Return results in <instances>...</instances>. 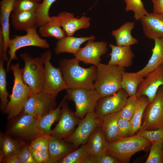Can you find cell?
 I'll return each mask as SVG.
<instances>
[{
    "mask_svg": "<svg viewBox=\"0 0 163 163\" xmlns=\"http://www.w3.org/2000/svg\"><path fill=\"white\" fill-rule=\"evenodd\" d=\"M4 60L0 59V109L3 111L6 107L9 96L7 89L6 72L4 67Z\"/></svg>",
    "mask_w": 163,
    "mask_h": 163,
    "instance_id": "obj_34",
    "label": "cell"
},
{
    "mask_svg": "<svg viewBox=\"0 0 163 163\" xmlns=\"http://www.w3.org/2000/svg\"><path fill=\"white\" fill-rule=\"evenodd\" d=\"M0 162L4 159L18 154L23 144L10 137L1 135Z\"/></svg>",
    "mask_w": 163,
    "mask_h": 163,
    "instance_id": "obj_31",
    "label": "cell"
},
{
    "mask_svg": "<svg viewBox=\"0 0 163 163\" xmlns=\"http://www.w3.org/2000/svg\"><path fill=\"white\" fill-rule=\"evenodd\" d=\"M139 130H152L163 128V85L158 88L153 101L146 107Z\"/></svg>",
    "mask_w": 163,
    "mask_h": 163,
    "instance_id": "obj_9",
    "label": "cell"
},
{
    "mask_svg": "<svg viewBox=\"0 0 163 163\" xmlns=\"http://www.w3.org/2000/svg\"><path fill=\"white\" fill-rule=\"evenodd\" d=\"M20 57L24 64L22 73L24 82L29 87L32 93L42 91L44 66L41 56L33 58L28 53H24L20 55Z\"/></svg>",
    "mask_w": 163,
    "mask_h": 163,
    "instance_id": "obj_5",
    "label": "cell"
},
{
    "mask_svg": "<svg viewBox=\"0 0 163 163\" xmlns=\"http://www.w3.org/2000/svg\"><path fill=\"white\" fill-rule=\"evenodd\" d=\"M56 0H43L40 3L36 13L38 26H40L48 21L50 18L49 11L52 5Z\"/></svg>",
    "mask_w": 163,
    "mask_h": 163,
    "instance_id": "obj_37",
    "label": "cell"
},
{
    "mask_svg": "<svg viewBox=\"0 0 163 163\" xmlns=\"http://www.w3.org/2000/svg\"><path fill=\"white\" fill-rule=\"evenodd\" d=\"M11 18L12 26L17 30L26 31L30 28L38 26L35 12H12Z\"/></svg>",
    "mask_w": 163,
    "mask_h": 163,
    "instance_id": "obj_26",
    "label": "cell"
},
{
    "mask_svg": "<svg viewBox=\"0 0 163 163\" xmlns=\"http://www.w3.org/2000/svg\"><path fill=\"white\" fill-rule=\"evenodd\" d=\"M120 117V111L105 115L100 118V127L108 143L118 140V122Z\"/></svg>",
    "mask_w": 163,
    "mask_h": 163,
    "instance_id": "obj_22",
    "label": "cell"
},
{
    "mask_svg": "<svg viewBox=\"0 0 163 163\" xmlns=\"http://www.w3.org/2000/svg\"><path fill=\"white\" fill-rule=\"evenodd\" d=\"M50 135H39L34 138L29 145L30 149L48 152Z\"/></svg>",
    "mask_w": 163,
    "mask_h": 163,
    "instance_id": "obj_39",
    "label": "cell"
},
{
    "mask_svg": "<svg viewBox=\"0 0 163 163\" xmlns=\"http://www.w3.org/2000/svg\"><path fill=\"white\" fill-rule=\"evenodd\" d=\"M144 78L137 72H129L125 71L123 75L121 88L127 92L129 96H136L138 87Z\"/></svg>",
    "mask_w": 163,
    "mask_h": 163,
    "instance_id": "obj_32",
    "label": "cell"
},
{
    "mask_svg": "<svg viewBox=\"0 0 163 163\" xmlns=\"http://www.w3.org/2000/svg\"><path fill=\"white\" fill-rule=\"evenodd\" d=\"M126 3L125 10L126 11H132L134 18L137 20H139L143 16L148 13L144 7L142 0H124Z\"/></svg>",
    "mask_w": 163,
    "mask_h": 163,
    "instance_id": "obj_36",
    "label": "cell"
},
{
    "mask_svg": "<svg viewBox=\"0 0 163 163\" xmlns=\"http://www.w3.org/2000/svg\"><path fill=\"white\" fill-rule=\"evenodd\" d=\"M121 163L113 155L107 152L102 153L95 157L92 158L91 163Z\"/></svg>",
    "mask_w": 163,
    "mask_h": 163,
    "instance_id": "obj_43",
    "label": "cell"
},
{
    "mask_svg": "<svg viewBox=\"0 0 163 163\" xmlns=\"http://www.w3.org/2000/svg\"><path fill=\"white\" fill-rule=\"evenodd\" d=\"M139 20L147 37L153 40L163 37V14L148 13Z\"/></svg>",
    "mask_w": 163,
    "mask_h": 163,
    "instance_id": "obj_18",
    "label": "cell"
},
{
    "mask_svg": "<svg viewBox=\"0 0 163 163\" xmlns=\"http://www.w3.org/2000/svg\"><path fill=\"white\" fill-rule=\"evenodd\" d=\"M16 0H1L0 6V21L1 26L0 32L2 36L3 46V58L8 62L7 55L10 38V18L13 12Z\"/></svg>",
    "mask_w": 163,
    "mask_h": 163,
    "instance_id": "obj_16",
    "label": "cell"
},
{
    "mask_svg": "<svg viewBox=\"0 0 163 163\" xmlns=\"http://www.w3.org/2000/svg\"><path fill=\"white\" fill-rule=\"evenodd\" d=\"M139 85L136 96H146L149 103L154 99L159 87L163 85V66L155 70L145 77Z\"/></svg>",
    "mask_w": 163,
    "mask_h": 163,
    "instance_id": "obj_15",
    "label": "cell"
},
{
    "mask_svg": "<svg viewBox=\"0 0 163 163\" xmlns=\"http://www.w3.org/2000/svg\"><path fill=\"white\" fill-rule=\"evenodd\" d=\"M135 27L133 22L124 23L118 29L112 31L111 34L115 38L117 46H131L138 43V41L131 34V31Z\"/></svg>",
    "mask_w": 163,
    "mask_h": 163,
    "instance_id": "obj_28",
    "label": "cell"
},
{
    "mask_svg": "<svg viewBox=\"0 0 163 163\" xmlns=\"http://www.w3.org/2000/svg\"><path fill=\"white\" fill-rule=\"evenodd\" d=\"M56 96L43 91L32 93L26 102L22 111L37 120L55 108Z\"/></svg>",
    "mask_w": 163,
    "mask_h": 163,
    "instance_id": "obj_10",
    "label": "cell"
},
{
    "mask_svg": "<svg viewBox=\"0 0 163 163\" xmlns=\"http://www.w3.org/2000/svg\"><path fill=\"white\" fill-rule=\"evenodd\" d=\"M41 56L44 66V79L42 91L57 96L60 92L69 88L60 68L54 67L50 62L51 52L47 50Z\"/></svg>",
    "mask_w": 163,
    "mask_h": 163,
    "instance_id": "obj_7",
    "label": "cell"
},
{
    "mask_svg": "<svg viewBox=\"0 0 163 163\" xmlns=\"http://www.w3.org/2000/svg\"><path fill=\"white\" fill-rule=\"evenodd\" d=\"M0 163H22L20 159L18 154L12 155L3 159Z\"/></svg>",
    "mask_w": 163,
    "mask_h": 163,
    "instance_id": "obj_47",
    "label": "cell"
},
{
    "mask_svg": "<svg viewBox=\"0 0 163 163\" xmlns=\"http://www.w3.org/2000/svg\"><path fill=\"white\" fill-rule=\"evenodd\" d=\"M95 37L92 35L89 37H75L66 36L59 40L54 50L55 53L59 54L63 53L76 54L81 48L80 46L86 41L94 40Z\"/></svg>",
    "mask_w": 163,
    "mask_h": 163,
    "instance_id": "obj_25",
    "label": "cell"
},
{
    "mask_svg": "<svg viewBox=\"0 0 163 163\" xmlns=\"http://www.w3.org/2000/svg\"><path fill=\"white\" fill-rule=\"evenodd\" d=\"M61 26L67 36H72L77 31L86 29L90 25V18L83 16L77 18L73 14L63 11L57 15Z\"/></svg>",
    "mask_w": 163,
    "mask_h": 163,
    "instance_id": "obj_19",
    "label": "cell"
},
{
    "mask_svg": "<svg viewBox=\"0 0 163 163\" xmlns=\"http://www.w3.org/2000/svg\"><path fill=\"white\" fill-rule=\"evenodd\" d=\"M101 120L95 111L89 113L81 119L78 126L72 133L64 139L73 144L77 149L87 142L91 135L97 127L100 126Z\"/></svg>",
    "mask_w": 163,
    "mask_h": 163,
    "instance_id": "obj_11",
    "label": "cell"
},
{
    "mask_svg": "<svg viewBox=\"0 0 163 163\" xmlns=\"http://www.w3.org/2000/svg\"><path fill=\"white\" fill-rule=\"evenodd\" d=\"M40 35L45 37H53L59 40L66 36L57 16L50 17V19L40 26Z\"/></svg>",
    "mask_w": 163,
    "mask_h": 163,
    "instance_id": "obj_29",
    "label": "cell"
},
{
    "mask_svg": "<svg viewBox=\"0 0 163 163\" xmlns=\"http://www.w3.org/2000/svg\"><path fill=\"white\" fill-rule=\"evenodd\" d=\"M153 13L163 14V0H152Z\"/></svg>",
    "mask_w": 163,
    "mask_h": 163,
    "instance_id": "obj_46",
    "label": "cell"
},
{
    "mask_svg": "<svg viewBox=\"0 0 163 163\" xmlns=\"http://www.w3.org/2000/svg\"><path fill=\"white\" fill-rule=\"evenodd\" d=\"M94 82V89L101 98L112 95L121 88V83L125 68L100 62Z\"/></svg>",
    "mask_w": 163,
    "mask_h": 163,
    "instance_id": "obj_2",
    "label": "cell"
},
{
    "mask_svg": "<svg viewBox=\"0 0 163 163\" xmlns=\"http://www.w3.org/2000/svg\"><path fill=\"white\" fill-rule=\"evenodd\" d=\"M34 0L35 1H36L37 2H40L42 0Z\"/></svg>",
    "mask_w": 163,
    "mask_h": 163,
    "instance_id": "obj_48",
    "label": "cell"
},
{
    "mask_svg": "<svg viewBox=\"0 0 163 163\" xmlns=\"http://www.w3.org/2000/svg\"><path fill=\"white\" fill-rule=\"evenodd\" d=\"M109 46L111 49V52L109 54L110 58L108 64L124 68L131 66L135 56L131 46H119L112 44Z\"/></svg>",
    "mask_w": 163,
    "mask_h": 163,
    "instance_id": "obj_21",
    "label": "cell"
},
{
    "mask_svg": "<svg viewBox=\"0 0 163 163\" xmlns=\"http://www.w3.org/2000/svg\"><path fill=\"white\" fill-rule=\"evenodd\" d=\"M154 48L152 49L151 56L146 65L137 72L144 77L150 73L163 66V37L156 38Z\"/></svg>",
    "mask_w": 163,
    "mask_h": 163,
    "instance_id": "obj_23",
    "label": "cell"
},
{
    "mask_svg": "<svg viewBox=\"0 0 163 163\" xmlns=\"http://www.w3.org/2000/svg\"><path fill=\"white\" fill-rule=\"evenodd\" d=\"M66 99L65 96L56 108L51 110L37 120V128L39 135H50L51 126L56 121L59 120L62 104Z\"/></svg>",
    "mask_w": 163,
    "mask_h": 163,
    "instance_id": "obj_27",
    "label": "cell"
},
{
    "mask_svg": "<svg viewBox=\"0 0 163 163\" xmlns=\"http://www.w3.org/2000/svg\"><path fill=\"white\" fill-rule=\"evenodd\" d=\"M89 155L86 144L80 145L79 147L68 154L58 163H85Z\"/></svg>",
    "mask_w": 163,
    "mask_h": 163,
    "instance_id": "obj_33",
    "label": "cell"
},
{
    "mask_svg": "<svg viewBox=\"0 0 163 163\" xmlns=\"http://www.w3.org/2000/svg\"><path fill=\"white\" fill-rule=\"evenodd\" d=\"M151 142L137 134L121 137L109 143L107 152L117 158L121 163H128L132 156L141 151H146L150 148Z\"/></svg>",
    "mask_w": 163,
    "mask_h": 163,
    "instance_id": "obj_4",
    "label": "cell"
},
{
    "mask_svg": "<svg viewBox=\"0 0 163 163\" xmlns=\"http://www.w3.org/2000/svg\"><path fill=\"white\" fill-rule=\"evenodd\" d=\"M39 4L34 0H16L12 12H36Z\"/></svg>",
    "mask_w": 163,
    "mask_h": 163,
    "instance_id": "obj_38",
    "label": "cell"
},
{
    "mask_svg": "<svg viewBox=\"0 0 163 163\" xmlns=\"http://www.w3.org/2000/svg\"><path fill=\"white\" fill-rule=\"evenodd\" d=\"M50 135L49 145V160L47 163L58 162L76 149L72 143Z\"/></svg>",
    "mask_w": 163,
    "mask_h": 163,
    "instance_id": "obj_20",
    "label": "cell"
},
{
    "mask_svg": "<svg viewBox=\"0 0 163 163\" xmlns=\"http://www.w3.org/2000/svg\"><path fill=\"white\" fill-rule=\"evenodd\" d=\"M118 126L120 138L130 136L132 130L130 120L120 117L118 122Z\"/></svg>",
    "mask_w": 163,
    "mask_h": 163,
    "instance_id": "obj_42",
    "label": "cell"
},
{
    "mask_svg": "<svg viewBox=\"0 0 163 163\" xmlns=\"http://www.w3.org/2000/svg\"><path fill=\"white\" fill-rule=\"evenodd\" d=\"M137 134L148 139L152 143L155 141L163 140V128L154 130H144L138 131Z\"/></svg>",
    "mask_w": 163,
    "mask_h": 163,
    "instance_id": "obj_41",
    "label": "cell"
},
{
    "mask_svg": "<svg viewBox=\"0 0 163 163\" xmlns=\"http://www.w3.org/2000/svg\"><path fill=\"white\" fill-rule=\"evenodd\" d=\"M80 120L69 108L65 100L61 107L58 123L52 130L50 135L62 139H66L73 132Z\"/></svg>",
    "mask_w": 163,
    "mask_h": 163,
    "instance_id": "obj_13",
    "label": "cell"
},
{
    "mask_svg": "<svg viewBox=\"0 0 163 163\" xmlns=\"http://www.w3.org/2000/svg\"><path fill=\"white\" fill-rule=\"evenodd\" d=\"M79 62L75 58L59 60V68L69 88L94 89L97 66L84 68L80 66Z\"/></svg>",
    "mask_w": 163,
    "mask_h": 163,
    "instance_id": "obj_1",
    "label": "cell"
},
{
    "mask_svg": "<svg viewBox=\"0 0 163 163\" xmlns=\"http://www.w3.org/2000/svg\"><path fill=\"white\" fill-rule=\"evenodd\" d=\"M10 69L14 76V85L9 96L10 100L3 110L7 114L8 119L15 117L22 111L32 94L30 88L23 80L22 68H20L19 64H11Z\"/></svg>",
    "mask_w": 163,
    "mask_h": 163,
    "instance_id": "obj_3",
    "label": "cell"
},
{
    "mask_svg": "<svg viewBox=\"0 0 163 163\" xmlns=\"http://www.w3.org/2000/svg\"><path fill=\"white\" fill-rule=\"evenodd\" d=\"M138 98L129 96L126 104L120 111V117L130 120L134 113Z\"/></svg>",
    "mask_w": 163,
    "mask_h": 163,
    "instance_id": "obj_40",
    "label": "cell"
},
{
    "mask_svg": "<svg viewBox=\"0 0 163 163\" xmlns=\"http://www.w3.org/2000/svg\"><path fill=\"white\" fill-rule=\"evenodd\" d=\"M37 120L32 116L24 113L11 126L9 133L25 138H35L39 135L37 128Z\"/></svg>",
    "mask_w": 163,
    "mask_h": 163,
    "instance_id": "obj_17",
    "label": "cell"
},
{
    "mask_svg": "<svg viewBox=\"0 0 163 163\" xmlns=\"http://www.w3.org/2000/svg\"><path fill=\"white\" fill-rule=\"evenodd\" d=\"M93 40H88L86 45L80 48L74 56L79 61L97 66L100 62L101 56L106 53L108 48L105 42Z\"/></svg>",
    "mask_w": 163,
    "mask_h": 163,
    "instance_id": "obj_14",
    "label": "cell"
},
{
    "mask_svg": "<svg viewBox=\"0 0 163 163\" xmlns=\"http://www.w3.org/2000/svg\"><path fill=\"white\" fill-rule=\"evenodd\" d=\"M129 97L127 92L121 88L112 95L101 98L97 102L95 112L101 118L105 115L120 111Z\"/></svg>",
    "mask_w": 163,
    "mask_h": 163,
    "instance_id": "obj_12",
    "label": "cell"
},
{
    "mask_svg": "<svg viewBox=\"0 0 163 163\" xmlns=\"http://www.w3.org/2000/svg\"><path fill=\"white\" fill-rule=\"evenodd\" d=\"M86 144L89 155L93 158L107 152L109 143L100 127L98 126L92 132Z\"/></svg>",
    "mask_w": 163,
    "mask_h": 163,
    "instance_id": "obj_24",
    "label": "cell"
},
{
    "mask_svg": "<svg viewBox=\"0 0 163 163\" xmlns=\"http://www.w3.org/2000/svg\"><path fill=\"white\" fill-rule=\"evenodd\" d=\"M36 163H47L49 160L48 152L30 149Z\"/></svg>",
    "mask_w": 163,
    "mask_h": 163,
    "instance_id": "obj_45",
    "label": "cell"
},
{
    "mask_svg": "<svg viewBox=\"0 0 163 163\" xmlns=\"http://www.w3.org/2000/svg\"><path fill=\"white\" fill-rule=\"evenodd\" d=\"M37 27L30 28L26 31L25 34L21 36H15L11 39L8 46V53L9 58L7 62L6 70L8 72L11 61L17 60L16 52L23 47L34 46L43 49H47L50 46L48 42L41 38L38 34Z\"/></svg>",
    "mask_w": 163,
    "mask_h": 163,
    "instance_id": "obj_8",
    "label": "cell"
},
{
    "mask_svg": "<svg viewBox=\"0 0 163 163\" xmlns=\"http://www.w3.org/2000/svg\"><path fill=\"white\" fill-rule=\"evenodd\" d=\"M149 103V100L145 96L142 95L138 98L134 113L130 120L132 127L130 136L134 135L140 129L144 111Z\"/></svg>",
    "mask_w": 163,
    "mask_h": 163,
    "instance_id": "obj_30",
    "label": "cell"
},
{
    "mask_svg": "<svg viewBox=\"0 0 163 163\" xmlns=\"http://www.w3.org/2000/svg\"><path fill=\"white\" fill-rule=\"evenodd\" d=\"M66 91V99L75 103V114L80 120L88 113L94 111L97 102L101 98L98 92L94 89L69 88Z\"/></svg>",
    "mask_w": 163,
    "mask_h": 163,
    "instance_id": "obj_6",
    "label": "cell"
},
{
    "mask_svg": "<svg viewBox=\"0 0 163 163\" xmlns=\"http://www.w3.org/2000/svg\"><path fill=\"white\" fill-rule=\"evenodd\" d=\"M145 163H163V140L152 143L149 153Z\"/></svg>",
    "mask_w": 163,
    "mask_h": 163,
    "instance_id": "obj_35",
    "label": "cell"
},
{
    "mask_svg": "<svg viewBox=\"0 0 163 163\" xmlns=\"http://www.w3.org/2000/svg\"><path fill=\"white\" fill-rule=\"evenodd\" d=\"M18 154L22 163H36L29 149V145L23 144Z\"/></svg>",
    "mask_w": 163,
    "mask_h": 163,
    "instance_id": "obj_44",
    "label": "cell"
}]
</instances>
